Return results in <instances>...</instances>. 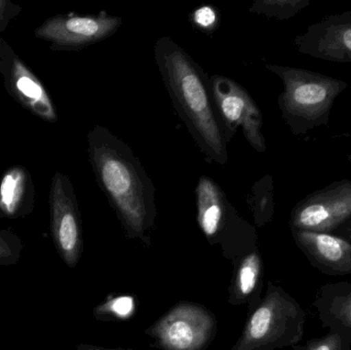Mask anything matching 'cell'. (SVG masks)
<instances>
[{"instance_id":"obj_5","label":"cell","mask_w":351,"mask_h":350,"mask_svg":"<svg viewBox=\"0 0 351 350\" xmlns=\"http://www.w3.org/2000/svg\"><path fill=\"white\" fill-rule=\"evenodd\" d=\"M195 197L198 227L210 246L221 247L223 256L233 266L245 255L257 250L255 227L237 213L216 181L208 176L200 177Z\"/></svg>"},{"instance_id":"obj_22","label":"cell","mask_w":351,"mask_h":350,"mask_svg":"<svg viewBox=\"0 0 351 350\" xmlns=\"http://www.w3.org/2000/svg\"><path fill=\"white\" fill-rule=\"evenodd\" d=\"M192 23L204 32H213L219 24L218 12L210 5L202 6L192 14Z\"/></svg>"},{"instance_id":"obj_26","label":"cell","mask_w":351,"mask_h":350,"mask_svg":"<svg viewBox=\"0 0 351 350\" xmlns=\"http://www.w3.org/2000/svg\"><path fill=\"white\" fill-rule=\"evenodd\" d=\"M4 39L2 38L1 35H0V51H1L2 45H3Z\"/></svg>"},{"instance_id":"obj_12","label":"cell","mask_w":351,"mask_h":350,"mask_svg":"<svg viewBox=\"0 0 351 350\" xmlns=\"http://www.w3.org/2000/svg\"><path fill=\"white\" fill-rule=\"evenodd\" d=\"M302 55L334 63H351V12L331 14L309 25L294 40Z\"/></svg>"},{"instance_id":"obj_18","label":"cell","mask_w":351,"mask_h":350,"mask_svg":"<svg viewBox=\"0 0 351 350\" xmlns=\"http://www.w3.org/2000/svg\"><path fill=\"white\" fill-rule=\"evenodd\" d=\"M311 4V0H256L250 8L253 14L276 20L294 18Z\"/></svg>"},{"instance_id":"obj_9","label":"cell","mask_w":351,"mask_h":350,"mask_svg":"<svg viewBox=\"0 0 351 350\" xmlns=\"http://www.w3.org/2000/svg\"><path fill=\"white\" fill-rule=\"evenodd\" d=\"M351 224V180L334 181L313 191L291 212V230L337 234Z\"/></svg>"},{"instance_id":"obj_2","label":"cell","mask_w":351,"mask_h":350,"mask_svg":"<svg viewBox=\"0 0 351 350\" xmlns=\"http://www.w3.org/2000/svg\"><path fill=\"white\" fill-rule=\"evenodd\" d=\"M154 57L173 106L206 162H228L226 136L202 66L171 37H160Z\"/></svg>"},{"instance_id":"obj_11","label":"cell","mask_w":351,"mask_h":350,"mask_svg":"<svg viewBox=\"0 0 351 350\" xmlns=\"http://www.w3.org/2000/svg\"><path fill=\"white\" fill-rule=\"evenodd\" d=\"M0 74L6 92L23 108L45 123H57L55 104L43 82L5 40L0 51Z\"/></svg>"},{"instance_id":"obj_29","label":"cell","mask_w":351,"mask_h":350,"mask_svg":"<svg viewBox=\"0 0 351 350\" xmlns=\"http://www.w3.org/2000/svg\"><path fill=\"white\" fill-rule=\"evenodd\" d=\"M346 136H351V133L350 134H348V135H346Z\"/></svg>"},{"instance_id":"obj_19","label":"cell","mask_w":351,"mask_h":350,"mask_svg":"<svg viewBox=\"0 0 351 350\" xmlns=\"http://www.w3.org/2000/svg\"><path fill=\"white\" fill-rule=\"evenodd\" d=\"M135 308L136 302L133 297L121 296L97 306L94 310V316L100 321L127 320L133 316Z\"/></svg>"},{"instance_id":"obj_15","label":"cell","mask_w":351,"mask_h":350,"mask_svg":"<svg viewBox=\"0 0 351 350\" xmlns=\"http://www.w3.org/2000/svg\"><path fill=\"white\" fill-rule=\"evenodd\" d=\"M323 328L351 334V283L322 286L313 303Z\"/></svg>"},{"instance_id":"obj_6","label":"cell","mask_w":351,"mask_h":350,"mask_svg":"<svg viewBox=\"0 0 351 350\" xmlns=\"http://www.w3.org/2000/svg\"><path fill=\"white\" fill-rule=\"evenodd\" d=\"M216 316L206 306L181 301L145 331L162 350H206L217 334Z\"/></svg>"},{"instance_id":"obj_23","label":"cell","mask_w":351,"mask_h":350,"mask_svg":"<svg viewBox=\"0 0 351 350\" xmlns=\"http://www.w3.org/2000/svg\"><path fill=\"white\" fill-rule=\"evenodd\" d=\"M22 12L23 8L19 4L10 0H0V35L6 30L10 23Z\"/></svg>"},{"instance_id":"obj_4","label":"cell","mask_w":351,"mask_h":350,"mask_svg":"<svg viewBox=\"0 0 351 350\" xmlns=\"http://www.w3.org/2000/svg\"><path fill=\"white\" fill-rule=\"evenodd\" d=\"M306 312L280 286L269 282L265 296L251 312L241 337L230 350H276L298 347L304 336Z\"/></svg>"},{"instance_id":"obj_1","label":"cell","mask_w":351,"mask_h":350,"mask_svg":"<svg viewBox=\"0 0 351 350\" xmlns=\"http://www.w3.org/2000/svg\"><path fill=\"white\" fill-rule=\"evenodd\" d=\"M86 141L97 184L125 236L150 246L158 216L156 187L139 158L125 142L102 125H95Z\"/></svg>"},{"instance_id":"obj_24","label":"cell","mask_w":351,"mask_h":350,"mask_svg":"<svg viewBox=\"0 0 351 350\" xmlns=\"http://www.w3.org/2000/svg\"><path fill=\"white\" fill-rule=\"evenodd\" d=\"M75 350H132V349H104V347H96V345H77Z\"/></svg>"},{"instance_id":"obj_8","label":"cell","mask_w":351,"mask_h":350,"mask_svg":"<svg viewBox=\"0 0 351 350\" xmlns=\"http://www.w3.org/2000/svg\"><path fill=\"white\" fill-rule=\"evenodd\" d=\"M49 229L53 246L66 266L75 268L84 253L82 220L73 184L56 172L49 191Z\"/></svg>"},{"instance_id":"obj_16","label":"cell","mask_w":351,"mask_h":350,"mask_svg":"<svg viewBox=\"0 0 351 350\" xmlns=\"http://www.w3.org/2000/svg\"><path fill=\"white\" fill-rule=\"evenodd\" d=\"M263 288V260L259 249L245 255L235 266L229 287L228 302L233 306L247 304L253 312L261 302Z\"/></svg>"},{"instance_id":"obj_25","label":"cell","mask_w":351,"mask_h":350,"mask_svg":"<svg viewBox=\"0 0 351 350\" xmlns=\"http://www.w3.org/2000/svg\"><path fill=\"white\" fill-rule=\"evenodd\" d=\"M336 234H338V236H344V238H348V240H351V224L350 225L344 227L343 229L340 230V232Z\"/></svg>"},{"instance_id":"obj_20","label":"cell","mask_w":351,"mask_h":350,"mask_svg":"<svg viewBox=\"0 0 351 350\" xmlns=\"http://www.w3.org/2000/svg\"><path fill=\"white\" fill-rule=\"evenodd\" d=\"M24 244L12 230L0 229V266L16 264L22 257Z\"/></svg>"},{"instance_id":"obj_14","label":"cell","mask_w":351,"mask_h":350,"mask_svg":"<svg viewBox=\"0 0 351 350\" xmlns=\"http://www.w3.org/2000/svg\"><path fill=\"white\" fill-rule=\"evenodd\" d=\"M35 187L28 168L14 164L0 179V218L19 219L34 210Z\"/></svg>"},{"instance_id":"obj_28","label":"cell","mask_w":351,"mask_h":350,"mask_svg":"<svg viewBox=\"0 0 351 350\" xmlns=\"http://www.w3.org/2000/svg\"><path fill=\"white\" fill-rule=\"evenodd\" d=\"M346 160H348V162H350L351 166V153L348 154V155H346Z\"/></svg>"},{"instance_id":"obj_7","label":"cell","mask_w":351,"mask_h":350,"mask_svg":"<svg viewBox=\"0 0 351 350\" xmlns=\"http://www.w3.org/2000/svg\"><path fill=\"white\" fill-rule=\"evenodd\" d=\"M210 88L227 143L241 129L247 143L264 153L266 140L262 133V112L249 92L234 80L219 74L210 76Z\"/></svg>"},{"instance_id":"obj_17","label":"cell","mask_w":351,"mask_h":350,"mask_svg":"<svg viewBox=\"0 0 351 350\" xmlns=\"http://www.w3.org/2000/svg\"><path fill=\"white\" fill-rule=\"evenodd\" d=\"M247 203L258 227L269 223L274 214V178L267 174L254 184Z\"/></svg>"},{"instance_id":"obj_10","label":"cell","mask_w":351,"mask_h":350,"mask_svg":"<svg viewBox=\"0 0 351 350\" xmlns=\"http://www.w3.org/2000/svg\"><path fill=\"white\" fill-rule=\"evenodd\" d=\"M123 24L121 16L105 10L97 14L74 12L47 18L34 30V36L49 43L51 51H82L112 36Z\"/></svg>"},{"instance_id":"obj_3","label":"cell","mask_w":351,"mask_h":350,"mask_svg":"<svg viewBox=\"0 0 351 350\" xmlns=\"http://www.w3.org/2000/svg\"><path fill=\"white\" fill-rule=\"evenodd\" d=\"M266 69L282 80L278 108L293 135H304L327 127L334 103L348 88V82L303 68L267 64Z\"/></svg>"},{"instance_id":"obj_21","label":"cell","mask_w":351,"mask_h":350,"mask_svg":"<svg viewBox=\"0 0 351 350\" xmlns=\"http://www.w3.org/2000/svg\"><path fill=\"white\" fill-rule=\"evenodd\" d=\"M303 350H351V334L329 330L325 336L309 340Z\"/></svg>"},{"instance_id":"obj_13","label":"cell","mask_w":351,"mask_h":350,"mask_svg":"<svg viewBox=\"0 0 351 350\" xmlns=\"http://www.w3.org/2000/svg\"><path fill=\"white\" fill-rule=\"evenodd\" d=\"M295 244L309 262L331 277L351 275V240L328 232L291 230Z\"/></svg>"},{"instance_id":"obj_27","label":"cell","mask_w":351,"mask_h":350,"mask_svg":"<svg viewBox=\"0 0 351 350\" xmlns=\"http://www.w3.org/2000/svg\"><path fill=\"white\" fill-rule=\"evenodd\" d=\"M304 349V345H298V347H295L293 350H303Z\"/></svg>"}]
</instances>
